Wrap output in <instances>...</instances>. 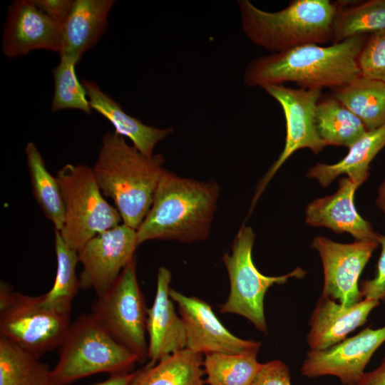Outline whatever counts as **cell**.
<instances>
[{
	"label": "cell",
	"instance_id": "obj_3",
	"mask_svg": "<svg viewBox=\"0 0 385 385\" xmlns=\"http://www.w3.org/2000/svg\"><path fill=\"white\" fill-rule=\"evenodd\" d=\"M163 163L161 155L146 156L114 132L103 135L91 168L104 197L113 200L123 224L138 228L151 207Z\"/></svg>",
	"mask_w": 385,
	"mask_h": 385
},
{
	"label": "cell",
	"instance_id": "obj_36",
	"mask_svg": "<svg viewBox=\"0 0 385 385\" xmlns=\"http://www.w3.org/2000/svg\"><path fill=\"white\" fill-rule=\"evenodd\" d=\"M135 374V372H125L111 374L105 381L93 385H129Z\"/></svg>",
	"mask_w": 385,
	"mask_h": 385
},
{
	"label": "cell",
	"instance_id": "obj_16",
	"mask_svg": "<svg viewBox=\"0 0 385 385\" xmlns=\"http://www.w3.org/2000/svg\"><path fill=\"white\" fill-rule=\"evenodd\" d=\"M361 185L349 177L340 179L335 193L307 205L305 210L307 224L327 227L337 233H349L356 241L378 242L379 233L359 214L354 205L355 191Z\"/></svg>",
	"mask_w": 385,
	"mask_h": 385
},
{
	"label": "cell",
	"instance_id": "obj_5",
	"mask_svg": "<svg viewBox=\"0 0 385 385\" xmlns=\"http://www.w3.org/2000/svg\"><path fill=\"white\" fill-rule=\"evenodd\" d=\"M139 362L131 351L115 340L91 314L71 324L61 345L58 361L51 370L54 385H68L97 373L130 372Z\"/></svg>",
	"mask_w": 385,
	"mask_h": 385
},
{
	"label": "cell",
	"instance_id": "obj_2",
	"mask_svg": "<svg viewBox=\"0 0 385 385\" xmlns=\"http://www.w3.org/2000/svg\"><path fill=\"white\" fill-rule=\"evenodd\" d=\"M219 186L180 177L164 169L151 207L136 230L140 245L148 240L192 242L209 236Z\"/></svg>",
	"mask_w": 385,
	"mask_h": 385
},
{
	"label": "cell",
	"instance_id": "obj_24",
	"mask_svg": "<svg viewBox=\"0 0 385 385\" xmlns=\"http://www.w3.org/2000/svg\"><path fill=\"white\" fill-rule=\"evenodd\" d=\"M24 151L33 196L55 230L61 231L64 222V206L58 180L47 170L33 142L26 144Z\"/></svg>",
	"mask_w": 385,
	"mask_h": 385
},
{
	"label": "cell",
	"instance_id": "obj_6",
	"mask_svg": "<svg viewBox=\"0 0 385 385\" xmlns=\"http://www.w3.org/2000/svg\"><path fill=\"white\" fill-rule=\"evenodd\" d=\"M56 177L64 206L60 233L71 248L78 252L94 236L120 225V215L105 199L91 168L68 163Z\"/></svg>",
	"mask_w": 385,
	"mask_h": 385
},
{
	"label": "cell",
	"instance_id": "obj_27",
	"mask_svg": "<svg viewBox=\"0 0 385 385\" xmlns=\"http://www.w3.org/2000/svg\"><path fill=\"white\" fill-rule=\"evenodd\" d=\"M54 245L57 260L56 277L51 289L41 295V300L46 307L70 315L73 300L81 288L76 272L79 262L78 252L64 241L58 230L54 232Z\"/></svg>",
	"mask_w": 385,
	"mask_h": 385
},
{
	"label": "cell",
	"instance_id": "obj_34",
	"mask_svg": "<svg viewBox=\"0 0 385 385\" xmlns=\"http://www.w3.org/2000/svg\"><path fill=\"white\" fill-rule=\"evenodd\" d=\"M34 2L42 12L61 26L73 4L71 0H34Z\"/></svg>",
	"mask_w": 385,
	"mask_h": 385
},
{
	"label": "cell",
	"instance_id": "obj_31",
	"mask_svg": "<svg viewBox=\"0 0 385 385\" xmlns=\"http://www.w3.org/2000/svg\"><path fill=\"white\" fill-rule=\"evenodd\" d=\"M363 77L385 83V29L371 34L358 57Z\"/></svg>",
	"mask_w": 385,
	"mask_h": 385
},
{
	"label": "cell",
	"instance_id": "obj_12",
	"mask_svg": "<svg viewBox=\"0 0 385 385\" xmlns=\"http://www.w3.org/2000/svg\"><path fill=\"white\" fill-rule=\"evenodd\" d=\"M379 243L356 241L339 243L317 236L312 247L320 256L324 273L322 295L351 307L362 300L359 277Z\"/></svg>",
	"mask_w": 385,
	"mask_h": 385
},
{
	"label": "cell",
	"instance_id": "obj_8",
	"mask_svg": "<svg viewBox=\"0 0 385 385\" xmlns=\"http://www.w3.org/2000/svg\"><path fill=\"white\" fill-rule=\"evenodd\" d=\"M147 310L136 275L135 257L92 307V314L139 362L148 357L145 339Z\"/></svg>",
	"mask_w": 385,
	"mask_h": 385
},
{
	"label": "cell",
	"instance_id": "obj_20",
	"mask_svg": "<svg viewBox=\"0 0 385 385\" xmlns=\"http://www.w3.org/2000/svg\"><path fill=\"white\" fill-rule=\"evenodd\" d=\"M92 109L106 118L113 126L114 133L128 138L142 154L153 155L155 145L173 133L171 128H159L144 124L127 114L121 106L103 92L94 81L82 80Z\"/></svg>",
	"mask_w": 385,
	"mask_h": 385
},
{
	"label": "cell",
	"instance_id": "obj_7",
	"mask_svg": "<svg viewBox=\"0 0 385 385\" xmlns=\"http://www.w3.org/2000/svg\"><path fill=\"white\" fill-rule=\"evenodd\" d=\"M255 235L252 227L242 225L223 262L230 280V294L220 306L221 313L236 314L244 317L260 332L267 333L264 312V299L268 289L274 284H281L290 278H303L306 271L300 267L281 276L262 274L254 265L252 251Z\"/></svg>",
	"mask_w": 385,
	"mask_h": 385
},
{
	"label": "cell",
	"instance_id": "obj_11",
	"mask_svg": "<svg viewBox=\"0 0 385 385\" xmlns=\"http://www.w3.org/2000/svg\"><path fill=\"white\" fill-rule=\"evenodd\" d=\"M138 245L136 230L124 224L92 237L78 251L81 288L103 294L135 257Z\"/></svg>",
	"mask_w": 385,
	"mask_h": 385
},
{
	"label": "cell",
	"instance_id": "obj_32",
	"mask_svg": "<svg viewBox=\"0 0 385 385\" xmlns=\"http://www.w3.org/2000/svg\"><path fill=\"white\" fill-rule=\"evenodd\" d=\"M378 243L381 250L376 274L372 279L361 282L360 291L364 299L385 303V235H379Z\"/></svg>",
	"mask_w": 385,
	"mask_h": 385
},
{
	"label": "cell",
	"instance_id": "obj_37",
	"mask_svg": "<svg viewBox=\"0 0 385 385\" xmlns=\"http://www.w3.org/2000/svg\"><path fill=\"white\" fill-rule=\"evenodd\" d=\"M378 207L385 214V180L381 184L378 190V195L376 199Z\"/></svg>",
	"mask_w": 385,
	"mask_h": 385
},
{
	"label": "cell",
	"instance_id": "obj_28",
	"mask_svg": "<svg viewBox=\"0 0 385 385\" xmlns=\"http://www.w3.org/2000/svg\"><path fill=\"white\" fill-rule=\"evenodd\" d=\"M257 354H205V382L208 385H251L262 365Z\"/></svg>",
	"mask_w": 385,
	"mask_h": 385
},
{
	"label": "cell",
	"instance_id": "obj_35",
	"mask_svg": "<svg viewBox=\"0 0 385 385\" xmlns=\"http://www.w3.org/2000/svg\"><path fill=\"white\" fill-rule=\"evenodd\" d=\"M357 385H385V358L376 369L364 373Z\"/></svg>",
	"mask_w": 385,
	"mask_h": 385
},
{
	"label": "cell",
	"instance_id": "obj_13",
	"mask_svg": "<svg viewBox=\"0 0 385 385\" xmlns=\"http://www.w3.org/2000/svg\"><path fill=\"white\" fill-rule=\"evenodd\" d=\"M169 294L177 304L184 324L186 349L201 354L258 353L260 342L242 339L230 333L205 301L172 288Z\"/></svg>",
	"mask_w": 385,
	"mask_h": 385
},
{
	"label": "cell",
	"instance_id": "obj_23",
	"mask_svg": "<svg viewBox=\"0 0 385 385\" xmlns=\"http://www.w3.org/2000/svg\"><path fill=\"white\" fill-rule=\"evenodd\" d=\"M334 98L356 115L367 130L385 125V83L360 76L338 88Z\"/></svg>",
	"mask_w": 385,
	"mask_h": 385
},
{
	"label": "cell",
	"instance_id": "obj_14",
	"mask_svg": "<svg viewBox=\"0 0 385 385\" xmlns=\"http://www.w3.org/2000/svg\"><path fill=\"white\" fill-rule=\"evenodd\" d=\"M385 342V326L365 328L357 334L324 350H310L302 373L309 378L331 375L344 385H357L372 355Z\"/></svg>",
	"mask_w": 385,
	"mask_h": 385
},
{
	"label": "cell",
	"instance_id": "obj_17",
	"mask_svg": "<svg viewBox=\"0 0 385 385\" xmlns=\"http://www.w3.org/2000/svg\"><path fill=\"white\" fill-rule=\"evenodd\" d=\"M171 273L160 267L154 302L147 310L148 357L150 363L186 349V334L182 319L177 314L170 297Z\"/></svg>",
	"mask_w": 385,
	"mask_h": 385
},
{
	"label": "cell",
	"instance_id": "obj_33",
	"mask_svg": "<svg viewBox=\"0 0 385 385\" xmlns=\"http://www.w3.org/2000/svg\"><path fill=\"white\" fill-rule=\"evenodd\" d=\"M251 385H292L289 368L278 359L262 364Z\"/></svg>",
	"mask_w": 385,
	"mask_h": 385
},
{
	"label": "cell",
	"instance_id": "obj_30",
	"mask_svg": "<svg viewBox=\"0 0 385 385\" xmlns=\"http://www.w3.org/2000/svg\"><path fill=\"white\" fill-rule=\"evenodd\" d=\"M78 64L66 56H60L59 63L53 69L54 92L51 111L78 109L91 114L92 108L86 90L78 80L75 67Z\"/></svg>",
	"mask_w": 385,
	"mask_h": 385
},
{
	"label": "cell",
	"instance_id": "obj_15",
	"mask_svg": "<svg viewBox=\"0 0 385 385\" xmlns=\"http://www.w3.org/2000/svg\"><path fill=\"white\" fill-rule=\"evenodd\" d=\"M62 26L42 12L34 0H16L8 10L2 52L12 58L43 49L61 53Z\"/></svg>",
	"mask_w": 385,
	"mask_h": 385
},
{
	"label": "cell",
	"instance_id": "obj_29",
	"mask_svg": "<svg viewBox=\"0 0 385 385\" xmlns=\"http://www.w3.org/2000/svg\"><path fill=\"white\" fill-rule=\"evenodd\" d=\"M385 29V0H371L357 5L338 9L332 41Z\"/></svg>",
	"mask_w": 385,
	"mask_h": 385
},
{
	"label": "cell",
	"instance_id": "obj_22",
	"mask_svg": "<svg viewBox=\"0 0 385 385\" xmlns=\"http://www.w3.org/2000/svg\"><path fill=\"white\" fill-rule=\"evenodd\" d=\"M202 354L188 349L135 371L129 385H205Z\"/></svg>",
	"mask_w": 385,
	"mask_h": 385
},
{
	"label": "cell",
	"instance_id": "obj_21",
	"mask_svg": "<svg viewBox=\"0 0 385 385\" xmlns=\"http://www.w3.org/2000/svg\"><path fill=\"white\" fill-rule=\"evenodd\" d=\"M384 147L385 125L378 129L368 130L349 148L347 155L338 163H319L309 170L307 176L317 179L324 188L343 174L362 184L369 175L371 162Z\"/></svg>",
	"mask_w": 385,
	"mask_h": 385
},
{
	"label": "cell",
	"instance_id": "obj_1",
	"mask_svg": "<svg viewBox=\"0 0 385 385\" xmlns=\"http://www.w3.org/2000/svg\"><path fill=\"white\" fill-rule=\"evenodd\" d=\"M366 43L355 36L328 46L306 44L252 61L244 82L250 86L294 82L302 88H339L361 76L358 57Z\"/></svg>",
	"mask_w": 385,
	"mask_h": 385
},
{
	"label": "cell",
	"instance_id": "obj_25",
	"mask_svg": "<svg viewBox=\"0 0 385 385\" xmlns=\"http://www.w3.org/2000/svg\"><path fill=\"white\" fill-rule=\"evenodd\" d=\"M315 123L326 146L349 148L368 131L363 122L334 97L318 103Z\"/></svg>",
	"mask_w": 385,
	"mask_h": 385
},
{
	"label": "cell",
	"instance_id": "obj_18",
	"mask_svg": "<svg viewBox=\"0 0 385 385\" xmlns=\"http://www.w3.org/2000/svg\"><path fill=\"white\" fill-rule=\"evenodd\" d=\"M379 303L364 299L353 306L344 307L322 294L309 320L307 342L310 349L324 350L344 340L350 332L366 323Z\"/></svg>",
	"mask_w": 385,
	"mask_h": 385
},
{
	"label": "cell",
	"instance_id": "obj_9",
	"mask_svg": "<svg viewBox=\"0 0 385 385\" xmlns=\"http://www.w3.org/2000/svg\"><path fill=\"white\" fill-rule=\"evenodd\" d=\"M71 324L70 315L46 307L41 296L14 292L0 309L1 336L38 358L61 346Z\"/></svg>",
	"mask_w": 385,
	"mask_h": 385
},
{
	"label": "cell",
	"instance_id": "obj_10",
	"mask_svg": "<svg viewBox=\"0 0 385 385\" xmlns=\"http://www.w3.org/2000/svg\"><path fill=\"white\" fill-rule=\"evenodd\" d=\"M262 88L281 106L287 133L284 149L257 185L251 210L276 172L295 151L309 148L319 153L326 146L318 135L315 123L322 89L292 88L282 84L267 85Z\"/></svg>",
	"mask_w": 385,
	"mask_h": 385
},
{
	"label": "cell",
	"instance_id": "obj_26",
	"mask_svg": "<svg viewBox=\"0 0 385 385\" xmlns=\"http://www.w3.org/2000/svg\"><path fill=\"white\" fill-rule=\"evenodd\" d=\"M0 385H54L39 358L0 336Z\"/></svg>",
	"mask_w": 385,
	"mask_h": 385
},
{
	"label": "cell",
	"instance_id": "obj_4",
	"mask_svg": "<svg viewBox=\"0 0 385 385\" xmlns=\"http://www.w3.org/2000/svg\"><path fill=\"white\" fill-rule=\"evenodd\" d=\"M237 4L243 32L269 51L279 53L332 41L338 8L329 0H295L274 12L260 9L248 0Z\"/></svg>",
	"mask_w": 385,
	"mask_h": 385
},
{
	"label": "cell",
	"instance_id": "obj_19",
	"mask_svg": "<svg viewBox=\"0 0 385 385\" xmlns=\"http://www.w3.org/2000/svg\"><path fill=\"white\" fill-rule=\"evenodd\" d=\"M113 0H75L62 25V48L60 56L77 63L92 48L105 32Z\"/></svg>",
	"mask_w": 385,
	"mask_h": 385
}]
</instances>
